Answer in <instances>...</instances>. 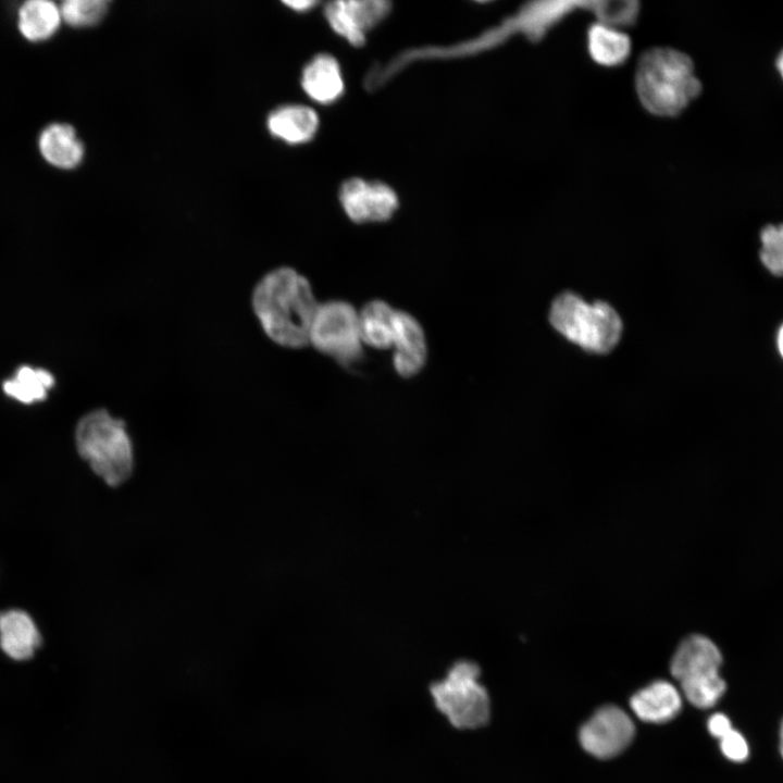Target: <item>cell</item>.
I'll list each match as a JSON object with an SVG mask.
<instances>
[{"instance_id":"28","label":"cell","mask_w":783,"mask_h":783,"mask_svg":"<svg viewBox=\"0 0 783 783\" xmlns=\"http://www.w3.org/2000/svg\"><path fill=\"white\" fill-rule=\"evenodd\" d=\"M779 748H780L781 756H782V758H783V720H782V722H781V728H780V745H779Z\"/></svg>"},{"instance_id":"17","label":"cell","mask_w":783,"mask_h":783,"mask_svg":"<svg viewBox=\"0 0 783 783\" xmlns=\"http://www.w3.org/2000/svg\"><path fill=\"white\" fill-rule=\"evenodd\" d=\"M587 49L594 62L602 66L622 64L631 52L630 38L617 27L598 22L588 28Z\"/></svg>"},{"instance_id":"5","label":"cell","mask_w":783,"mask_h":783,"mask_svg":"<svg viewBox=\"0 0 783 783\" xmlns=\"http://www.w3.org/2000/svg\"><path fill=\"white\" fill-rule=\"evenodd\" d=\"M478 678L475 663L458 661L443 680L430 686L435 707L456 729H477L489 719L488 693Z\"/></svg>"},{"instance_id":"26","label":"cell","mask_w":783,"mask_h":783,"mask_svg":"<svg viewBox=\"0 0 783 783\" xmlns=\"http://www.w3.org/2000/svg\"><path fill=\"white\" fill-rule=\"evenodd\" d=\"M778 347H779L781 356L783 357V325L781 326L779 334H778Z\"/></svg>"},{"instance_id":"7","label":"cell","mask_w":783,"mask_h":783,"mask_svg":"<svg viewBox=\"0 0 783 783\" xmlns=\"http://www.w3.org/2000/svg\"><path fill=\"white\" fill-rule=\"evenodd\" d=\"M309 343L341 365H353L362 358L359 313L344 301L319 304Z\"/></svg>"},{"instance_id":"3","label":"cell","mask_w":783,"mask_h":783,"mask_svg":"<svg viewBox=\"0 0 783 783\" xmlns=\"http://www.w3.org/2000/svg\"><path fill=\"white\" fill-rule=\"evenodd\" d=\"M80 458L109 486L126 482L134 470V447L125 422L97 409L82 417L75 427Z\"/></svg>"},{"instance_id":"1","label":"cell","mask_w":783,"mask_h":783,"mask_svg":"<svg viewBox=\"0 0 783 783\" xmlns=\"http://www.w3.org/2000/svg\"><path fill=\"white\" fill-rule=\"evenodd\" d=\"M251 306L264 334L285 348L309 344V333L319 307L308 279L283 266L264 274L254 285Z\"/></svg>"},{"instance_id":"12","label":"cell","mask_w":783,"mask_h":783,"mask_svg":"<svg viewBox=\"0 0 783 783\" xmlns=\"http://www.w3.org/2000/svg\"><path fill=\"white\" fill-rule=\"evenodd\" d=\"M391 347L394 368L400 376L411 377L425 364L426 341L423 330L419 322L406 312H396Z\"/></svg>"},{"instance_id":"19","label":"cell","mask_w":783,"mask_h":783,"mask_svg":"<svg viewBox=\"0 0 783 783\" xmlns=\"http://www.w3.org/2000/svg\"><path fill=\"white\" fill-rule=\"evenodd\" d=\"M396 312L397 310L381 300L364 306L359 313L362 343L376 349L391 348Z\"/></svg>"},{"instance_id":"27","label":"cell","mask_w":783,"mask_h":783,"mask_svg":"<svg viewBox=\"0 0 783 783\" xmlns=\"http://www.w3.org/2000/svg\"><path fill=\"white\" fill-rule=\"evenodd\" d=\"M776 67L783 78V50L781 51L780 55L778 57Z\"/></svg>"},{"instance_id":"20","label":"cell","mask_w":783,"mask_h":783,"mask_svg":"<svg viewBox=\"0 0 783 783\" xmlns=\"http://www.w3.org/2000/svg\"><path fill=\"white\" fill-rule=\"evenodd\" d=\"M53 385L54 377L49 371L23 365L3 382L2 388L9 397L29 405L46 399Z\"/></svg>"},{"instance_id":"11","label":"cell","mask_w":783,"mask_h":783,"mask_svg":"<svg viewBox=\"0 0 783 783\" xmlns=\"http://www.w3.org/2000/svg\"><path fill=\"white\" fill-rule=\"evenodd\" d=\"M42 643L34 618L25 610L10 608L0 611V648L11 659H30Z\"/></svg>"},{"instance_id":"8","label":"cell","mask_w":783,"mask_h":783,"mask_svg":"<svg viewBox=\"0 0 783 783\" xmlns=\"http://www.w3.org/2000/svg\"><path fill=\"white\" fill-rule=\"evenodd\" d=\"M634 724L619 707L605 706L582 726L580 742L583 748L597 758H611L632 742Z\"/></svg>"},{"instance_id":"18","label":"cell","mask_w":783,"mask_h":783,"mask_svg":"<svg viewBox=\"0 0 783 783\" xmlns=\"http://www.w3.org/2000/svg\"><path fill=\"white\" fill-rule=\"evenodd\" d=\"M60 7L49 0H29L18 9L20 33L29 41H41L51 37L60 26Z\"/></svg>"},{"instance_id":"10","label":"cell","mask_w":783,"mask_h":783,"mask_svg":"<svg viewBox=\"0 0 783 783\" xmlns=\"http://www.w3.org/2000/svg\"><path fill=\"white\" fill-rule=\"evenodd\" d=\"M384 0L333 1L324 8V15L335 33L353 46L365 41L368 30L376 26L389 12Z\"/></svg>"},{"instance_id":"15","label":"cell","mask_w":783,"mask_h":783,"mask_svg":"<svg viewBox=\"0 0 783 783\" xmlns=\"http://www.w3.org/2000/svg\"><path fill=\"white\" fill-rule=\"evenodd\" d=\"M270 133L290 145L310 140L318 130L316 113L300 104L284 105L272 111L266 121Z\"/></svg>"},{"instance_id":"9","label":"cell","mask_w":783,"mask_h":783,"mask_svg":"<svg viewBox=\"0 0 783 783\" xmlns=\"http://www.w3.org/2000/svg\"><path fill=\"white\" fill-rule=\"evenodd\" d=\"M343 209L356 223L388 220L398 207L395 191L387 185L351 178L340 188Z\"/></svg>"},{"instance_id":"4","label":"cell","mask_w":783,"mask_h":783,"mask_svg":"<svg viewBox=\"0 0 783 783\" xmlns=\"http://www.w3.org/2000/svg\"><path fill=\"white\" fill-rule=\"evenodd\" d=\"M551 325L566 338L594 353H607L618 344L622 322L608 303H588L574 293L557 296L549 310Z\"/></svg>"},{"instance_id":"13","label":"cell","mask_w":783,"mask_h":783,"mask_svg":"<svg viewBox=\"0 0 783 783\" xmlns=\"http://www.w3.org/2000/svg\"><path fill=\"white\" fill-rule=\"evenodd\" d=\"M630 706L641 720L662 723L679 713L682 699L673 684L668 681H656L635 693Z\"/></svg>"},{"instance_id":"23","label":"cell","mask_w":783,"mask_h":783,"mask_svg":"<svg viewBox=\"0 0 783 783\" xmlns=\"http://www.w3.org/2000/svg\"><path fill=\"white\" fill-rule=\"evenodd\" d=\"M722 754L734 762H743L749 756V747L743 734L732 729L726 735L720 738Z\"/></svg>"},{"instance_id":"16","label":"cell","mask_w":783,"mask_h":783,"mask_svg":"<svg viewBox=\"0 0 783 783\" xmlns=\"http://www.w3.org/2000/svg\"><path fill=\"white\" fill-rule=\"evenodd\" d=\"M301 86L306 94L319 103H332L344 90L337 61L328 54H319L304 67Z\"/></svg>"},{"instance_id":"22","label":"cell","mask_w":783,"mask_h":783,"mask_svg":"<svg viewBox=\"0 0 783 783\" xmlns=\"http://www.w3.org/2000/svg\"><path fill=\"white\" fill-rule=\"evenodd\" d=\"M760 260L775 275H783V224L768 225L760 234Z\"/></svg>"},{"instance_id":"2","label":"cell","mask_w":783,"mask_h":783,"mask_svg":"<svg viewBox=\"0 0 783 783\" xmlns=\"http://www.w3.org/2000/svg\"><path fill=\"white\" fill-rule=\"evenodd\" d=\"M635 87L643 107L659 116L680 114L701 90L692 60L671 48H654L643 53Z\"/></svg>"},{"instance_id":"25","label":"cell","mask_w":783,"mask_h":783,"mask_svg":"<svg viewBox=\"0 0 783 783\" xmlns=\"http://www.w3.org/2000/svg\"><path fill=\"white\" fill-rule=\"evenodd\" d=\"M284 3L287 7H289L290 9H294L296 11H306V10H309L312 7H314L318 2L309 1V0H304V1L297 0V1H285Z\"/></svg>"},{"instance_id":"21","label":"cell","mask_w":783,"mask_h":783,"mask_svg":"<svg viewBox=\"0 0 783 783\" xmlns=\"http://www.w3.org/2000/svg\"><path fill=\"white\" fill-rule=\"evenodd\" d=\"M105 0H66L60 5L62 20L74 27L97 24L108 11Z\"/></svg>"},{"instance_id":"24","label":"cell","mask_w":783,"mask_h":783,"mask_svg":"<svg viewBox=\"0 0 783 783\" xmlns=\"http://www.w3.org/2000/svg\"><path fill=\"white\" fill-rule=\"evenodd\" d=\"M730 719L723 713H714L708 720V730L717 738H722L732 730Z\"/></svg>"},{"instance_id":"6","label":"cell","mask_w":783,"mask_h":783,"mask_svg":"<svg viewBox=\"0 0 783 783\" xmlns=\"http://www.w3.org/2000/svg\"><path fill=\"white\" fill-rule=\"evenodd\" d=\"M721 663V652L711 639L691 635L679 645L670 668L687 700L698 708H710L726 688L719 673Z\"/></svg>"},{"instance_id":"14","label":"cell","mask_w":783,"mask_h":783,"mask_svg":"<svg viewBox=\"0 0 783 783\" xmlns=\"http://www.w3.org/2000/svg\"><path fill=\"white\" fill-rule=\"evenodd\" d=\"M44 159L59 169L76 167L84 158V146L76 130L65 123H52L45 127L38 139Z\"/></svg>"}]
</instances>
